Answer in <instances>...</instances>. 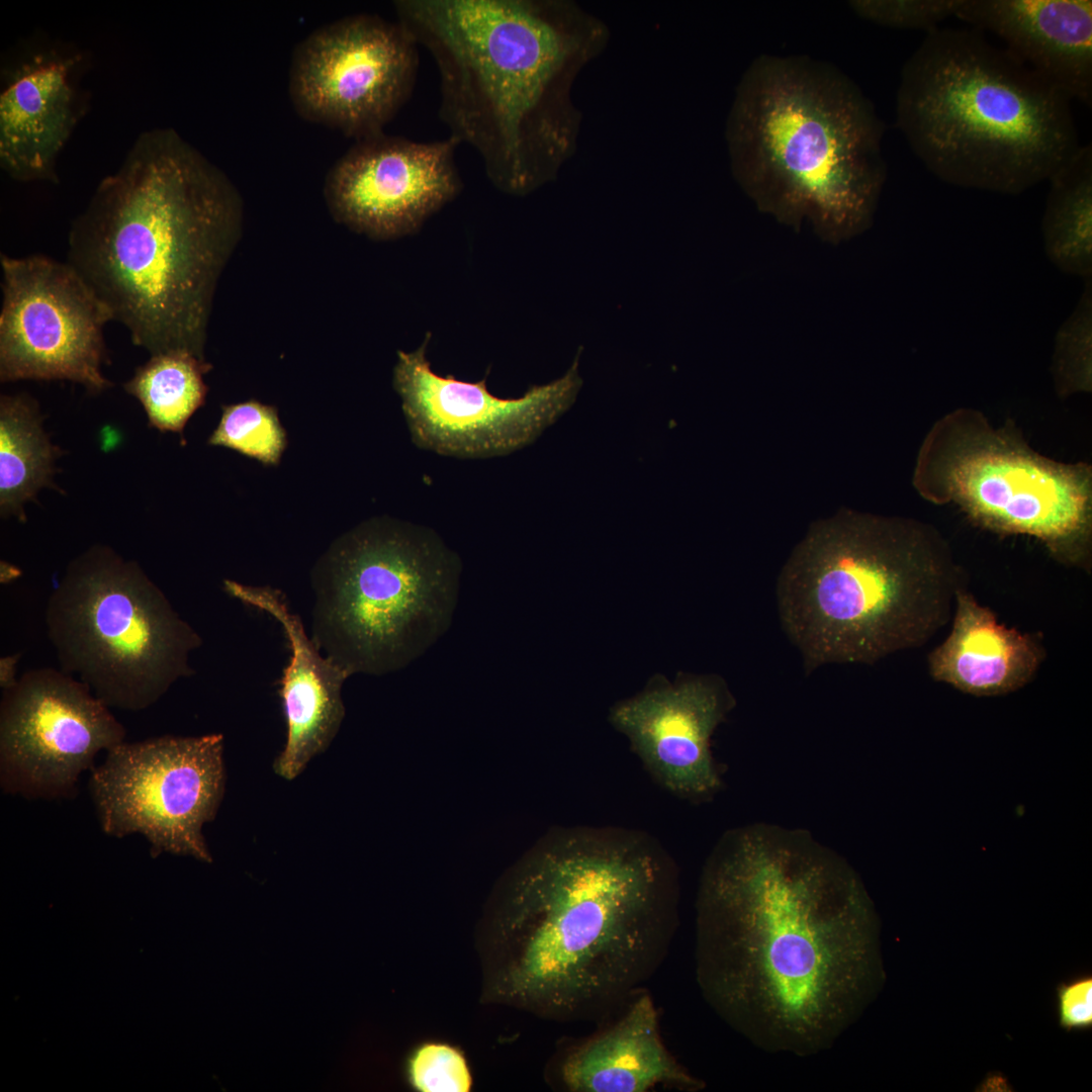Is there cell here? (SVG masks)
I'll list each match as a JSON object with an SVG mask.
<instances>
[{"mask_svg": "<svg viewBox=\"0 0 1092 1092\" xmlns=\"http://www.w3.org/2000/svg\"><path fill=\"white\" fill-rule=\"evenodd\" d=\"M223 736L165 735L121 742L93 767L91 796L104 833H141L161 852L211 856L202 834L223 797Z\"/></svg>", "mask_w": 1092, "mask_h": 1092, "instance_id": "11", "label": "cell"}, {"mask_svg": "<svg viewBox=\"0 0 1092 1092\" xmlns=\"http://www.w3.org/2000/svg\"><path fill=\"white\" fill-rule=\"evenodd\" d=\"M959 0H860L849 6L861 18L897 28L922 29L926 33L954 16Z\"/></svg>", "mask_w": 1092, "mask_h": 1092, "instance_id": "28", "label": "cell"}, {"mask_svg": "<svg viewBox=\"0 0 1092 1092\" xmlns=\"http://www.w3.org/2000/svg\"><path fill=\"white\" fill-rule=\"evenodd\" d=\"M883 133L870 100L834 67L763 55L741 84L732 147L763 207L852 234L870 224L885 180Z\"/></svg>", "mask_w": 1092, "mask_h": 1092, "instance_id": "7", "label": "cell"}, {"mask_svg": "<svg viewBox=\"0 0 1092 1092\" xmlns=\"http://www.w3.org/2000/svg\"><path fill=\"white\" fill-rule=\"evenodd\" d=\"M222 585L232 598L272 617L285 635L290 655L279 695L287 734L274 769L283 779L293 780L335 738L345 716L342 686L350 674L322 654L281 590L231 579Z\"/></svg>", "mask_w": 1092, "mask_h": 1092, "instance_id": "20", "label": "cell"}, {"mask_svg": "<svg viewBox=\"0 0 1092 1092\" xmlns=\"http://www.w3.org/2000/svg\"><path fill=\"white\" fill-rule=\"evenodd\" d=\"M231 179L175 129L139 134L72 222L68 259L151 355L204 358L219 277L241 240Z\"/></svg>", "mask_w": 1092, "mask_h": 1092, "instance_id": "3", "label": "cell"}, {"mask_svg": "<svg viewBox=\"0 0 1092 1092\" xmlns=\"http://www.w3.org/2000/svg\"><path fill=\"white\" fill-rule=\"evenodd\" d=\"M913 485L993 531L1035 537L1056 550L1088 533L1092 474L1034 451L1014 428L961 407L938 419L918 451Z\"/></svg>", "mask_w": 1092, "mask_h": 1092, "instance_id": "10", "label": "cell"}, {"mask_svg": "<svg viewBox=\"0 0 1092 1092\" xmlns=\"http://www.w3.org/2000/svg\"><path fill=\"white\" fill-rule=\"evenodd\" d=\"M208 443L222 446L257 459L263 464H278L286 447V433L277 410L257 400L222 406L217 428Z\"/></svg>", "mask_w": 1092, "mask_h": 1092, "instance_id": "26", "label": "cell"}, {"mask_svg": "<svg viewBox=\"0 0 1092 1092\" xmlns=\"http://www.w3.org/2000/svg\"><path fill=\"white\" fill-rule=\"evenodd\" d=\"M413 1086L422 1092H467L471 1076L465 1059L454 1048L427 1043L410 1061Z\"/></svg>", "mask_w": 1092, "mask_h": 1092, "instance_id": "29", "label": "cell"}, {"mask_svg": "<svg viewBox=\"0 0 1092 1092\" xmlns=\"http://www.w3.org/2000/svg\"><path fill=\"white\" fill-rule=\"evenodd\" d=\"M679 901L675 861L644 831L547 835L514 868L493 913L486 999L548 1019H604L664 962Z\"/></svg>", "mask_w": 1092, "mask_h": 1092, "instance_id": "2", "label": "cell"}, {"mask_svg": "<svg viewBox=\"0 0 1092 1092\" xmlns=\"http://www.w3.org/2000/svg\"><path fill=\"white\" fill-rule=\"evenodd\" d=\"M56 451L28 395L0 400V509L24 518L23 505L51 482Z\"/></svg>", "mask_w": 1092, "mask_h": 1092, "instance_id": "24", "label": "cell"}, {"mask_svg": "<svg viewBox=\"0 0 1092 1092\" xmlns=\"http://www.w3.org/2000/svg\"><path fill=\"white\" fill-rule=\"evenodd\" d=\"M417 48L397 21L376 14L316 28L292 53L288 91L295 111L356 141L383 131L413 91Z\"/></svg>", "mask_w": 1092, "mask_h": 1092, "instance_id": "12", "label": "cell"}, {"mask_svg": "<svg viewBox=\"0 0 1092 1092\" xmlns=\"http://www.w3.org/2000/svg\"><path fill=\"white\" fill-rule=\"evenodd\" d=\"M592 1034L565 1048L554 1064L561 1088L571 1092H699L702 1079L665 1045L658 1011L643 989L600 1020Z\"/></svg>", "mask_w": 1092, "mask_h": 1092, "instance_id": "19", "label": "cell"}, {"mask_svg": "<svg viewBox=\"0 0 1092 1092\" xmlns=\"http://www.w3.org/2000/svg\"><path fill=\"white\" fill-rule=\"evenodd\" d=\"M958 590L959 567L932 527L841 511L810 527L779 576L777 598L809 673L921 644L944 624Z\"/></svg>", "mask_w": 1092, "mask_h": 1092, "instance_id": "6", "label": "cell"}, {"mask_svg": "<svg viewBox=\"0 0 1092 1092\" xmlns=\"http://www.w3.org/2000/svg\"><path fill=\"white\" fill-rule=\"evenodd\" d=\"M125 729L90 689L51 667L24 672L0 705V783L7 794L71 798L101 750Z\"/></svg>", "mask_w": 1092, "mask_h": 1092, "instance_id": "15", "label": "cell"}, {"mask_svg": "<svg viewBox=\"0 0 1092 1092\" xmlns=\"http://www.w3.org/2000/svg\"><path fill=\"white\" fill-rule=\"evenodd\" d=\"M61 669L106 706L141 711L190 675L201 644L134 562L93 547L70 563L44 612Z\"/></svg>", "mask_w": 1092, "mask_h": 1092, "instance_id": "9", "label": "cell"}, {"mask_svg": "<svg viewBox=\"0 0 1092 1092\" xmlns=\"http://www.w3.org/2000/svg\"><path fill=\"white\" fill-rule=\"evenodd\" d=\"M85 55L67 46L26 51L2 70L0 166L20 182H58L57 160L85 112Z\"/></svg>", "mask_w": 1092, "mask_h": 1092, "instance_id": "18", "label": "cell"}, {"mask_svg": "<svg viewBox=\"0 0 1092 1092\" xmlns=\"http://www.w3.org/2000/svg\"><path fill=\"white\" fill-rule=\"evenodd\" d=\"M1071 101L983 31L938 27L902 68L896 121L940 180L1017 195L1081 146Z\"/></svg>", "mask_w": 1092, "mask_h": 1092, "instance_id": "5", "label": "cell"}, {"mask_svg": "<svg viewBox=\"0 0 1092 1092\" xmlns=\"http://www.w3.org/2000/svg\"><path fill=\"white\" fill-rule=\"evenodd\" d=\"M953 626L930 655L933 677L975 696L1008 694L1023 687L1039 663L1036 644L998 623L969 594L956 595Z\"/></svg>", "mask_w": 1092, "mask_h": 1092, "instance_id": "22", "label": "cell"}, {"mask_svg": "<svg viewBox=\"0 0 1092 1092\" xmlns=\"http://www.w3.org/2000/svg\"><path fill=\"white\" fill-rule=\"evenodd\" d=\"M0 379L70 380L93 392L102 374L103 329L113 313L68 262L1 254Z\"/></svg>", "mask_w": 1092, "mask_h": 1092, "instance_id": "13", "label": "cell"}, {"mask_svg": "<svg viewBox=\"0 0 1092 1092\" xmlns=\"http://www.w3.org/2000/svg\"><path fill=\"white\" fill-rule=\"evenodd\" d=\"M21 654H9L2 656L0 659V687L7 690L15 685L18 678H16V666Z\"/></svg>", "mask_w": 1092, "mask_h": 1092, "instance_id": "31", "label": "cell"}, {"mask_svg": "<svg viewBox=\"0 0 1092 1092\" xmlns=\"http://www.w3.org/2000/svg\"><path fill=\"white\" fill-rule=\"evenodd\" d=\"M695 970L710 1008L768 1053L832 1048L885 982L880 924L852 867L808 832H725L702 869Z\"/></svg>", "mask_w": 1092, "mask_h": 1092, "instance_id": "1", "label": "cell"}, {"mask_svg": "<svg viewBox=\"0 0 1092 1092\" xmlns=\"http://www.w3.org/2000/svg\"><path fill=\"white\" fill-rule=\"evenodd\" d=\"M1058 1023L1066 1031L1092 1028V976L1076 975L1056 987Z\"/></svg>", "mask_w": 1092, "mask_h": 1092, "instance_id": "30", "label": "cell"}, {"mask_svg": "<svg viewBox=\"0 0 1092 1092\" xmlns=\"http://www.w3.org/2000/svg\"><path fill=\"white\" fill-rule=\"evenodd\" d=\"M20 575H21L20 570L18 568H16L15 566H13L11 564H8L6 562L1 564V571H0V581H1V583L6 584V583H9V582H12L13 580H15Z\"/></svg>", "mask_w": 1092, "mask_h": 1092, "instance_id": "32", "label": "cell"}, {"mask_svg": "<svg viewBox=\"0 0 1092 1092\" xmlns=\"http://www.w3.org/2000/svg\"><path fill=\"white\" fill-rule=\"evenodd\" d=\"M954 16L996 34L1039 76L1091 106L1092 1L959 0Z\"/></svg>", "mask_w": 1092, "mask_h": 1092, "instance_id": "21", "label": "cell"}, {"mask_svg": "<svg viewBox=\"0 0 1092 1092\" xmlns=\"http://www.w3.org/2000/svg\"><path fill=\"white\" fill-rule=\"evenodd\" d=\"M1084 280V290L1075 309L1055 337L1051 371L1061 397L1090 392L1092 386V281Z\"/></svg>", "mask_w": 1092, "mask_h": 1092, "instance_id": "27", "label": "cell"}, {"mask_svg": "<svg viewBox=\"0 0 1092 1092\" xmlns=\"http://www.w3.org/2000/svg\"><path fill=\"white\" fill-rule=\"evenodd\" d=\"M462 563L432 529L380 517L339 537L312 575V640L350 675L396 671L449 629Z\"/></svg>", "mask_w": 1092, "mask_h": 1092, "instance_id": "8", "label": "cell"}, {"mask_svg": "<svg viewBox=\"0 0 1092 1092\" xmlns=\"http://www.w3.org/2000/svg\"><path fill=\"white\" fill-rule=\"evenodd\" d=\"M397 22L434 58L439 115L500 191L548 178L568 145L560 107L575 51L551 6L524 0H397Z\"/></svg>", "mask_w": 1092, "mask_h": 1092, "instance_id": "4", "label": "cell"}, {"mask_svg": "<svg viewBox=\"0 0 1092 1092\" xmlns=\"http://www.w3.org/2000/svg\"><path fill=\"white\" fill-rule=\"evenodd\" d=\"M733 706L721 678L694 676L648 688L616 704L610 721L663 789L699 801L721 787L710 740Z\"/></svg>", "mask_w": 1092, "mask_h": 1092, "instance_id": "17", "label": "cell"}, {"mask_svg": "<svg viewBox=\"0 0 1092 1092\" xmlns=\"http://www.w3.org/2000/svg\"><path fill=\"white\" fill-rule=\"evenodd\" d=\"M458 146L450 136L419 143L383 131L357 140L326 177L331 215L374 239L417 231L460 190Z\"/></svg>", "mask_w": 1092, "mask_h": 1092, "instance_id": "16", "label": "cell"}, {"mask_svg": "<svg viewBox=\"0 0 1092 1092\" xmlns=\"http://www.w3.org/2000/svg\"><path fill=\"white\" fill-rule=\"evenodd\" d=\"M210 369L205 359L186 351L154 354L135 370L124 389L140 400L152 427L181 433L205 401L203 375Z\"/></svg>", "mask_w": 1092, "mask_h": 1092, "instance_id": "25", "label": "cell"}, {"mask_svg": "<svg viewBox=\"0 0 1092 1092\" xmlns=\"http://www.w3.org/2000/svg\"><path fill=\"white\" fill-rule=\"evenodd\" d=\"M1041 220L1044 250L1066 274L1092 275V146L1079 149L1048 179Z\"/></svg>", "mask_w": 1092, "mask_h": 1092, "instance_id": "23", "label": "cell"}, {"mask_svg": "<svg viewBox=\"0 0 1092 1092\" xmlns=\"http://www.w3.org/2000/svg\"><path fill=\"white\" fill-rule=\"evenodd\" d=\"M430 335L413 352L398 351L393 386L416 446L444 456L489 458L532 444L573 404L581 387L576 355L567 372L522 396L490 393L477 382L441 376L426 357Z\"/></svg>", "mask_w": 1092, "mask_h": 1092, "instance_id": "14", "label": "cell"}]
</instances>
